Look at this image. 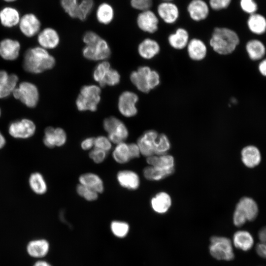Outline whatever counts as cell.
Listing matches in <instances>:
<instances>
[{
    "mask_svg": "<svg viewBox=\"0 0 266 266\" xmlns=\"http://www.w3.org/2000/svg\"><path fill=\"white\" fill-rule=\"evenodd\" d=\"M54 57L40 46L28 49L25 52L23 66L27 72L38 74L52 69L55 65Z\"/></svg>",
    "mask_w": 266,
    "mask_h": 266,
    "instance_id": "cell-1",
    "label": "cell"
},
{
    "mask_svg": "<svg viewBox=\"0 0 266 266\" xmlns=\"http://www.w3.org/2000/svg\"><path fill=\"white\" fill-rule=\"evenodd\" d=\"M239 42V37L233 30L226 27H216L209 43L215 53L226 56L233 52Z\"/></svg>",
    "mask_w": 266,
    "mask_h": 266,
    "instance_id": "cell-2",
    "label": "cell"
},
{
    "mask_svg": "<svg viewBox=\"0 0 266 266\" xmlns=\"http://www.w3.org/2000/svg\"><path fill=\"white\" fill-rule=\"evenodd\" d=\"M101 90L99 86H83L76 100L75 104L80 111H95L100 101Z\"/></svg>",
    "mask_w": 266,
    "mask_h": 266,
    "instance_id": "cell-3",
    "label": "cell"
},
{
    "mask_svg": "<svg viewBox=\"0 0 266 266\" xmlns=\"http://www.w3.org/2000/svg\"><path fill=\"white\" fill-rule=\"evenodd\" d=\"M258 213V207L255 201L249 197H243L236 204L233 216V224L240 227L247 221L255 220Z\"/></svg>",
    "mask_w": 266,
    "mask_h": 266,
    "instance_id": "cell-4",
    "label": "cell"
},
{
    "mask_svg": "<svg viewBox=\"0 0 266 266\" xmlns=\"http://www.w3.org/2000/svg\"><path fill=\"white\" fill-rule=\"evenodd\" d=\"M102 126L112 144H117L125 142L129 136V130L126 125L115 116H109L104 119Z\"/></svg>",
    "mask_w": 266,
    "mask_h": 266,
    "instance_id": "cell-5",
    "label": "cell"
},
{
    "mask_svg": "<svg viewBox=\"0 0 266 266\" xmlns=\"http://www.w3.org/2000/svg\"><path fill=\"white\" fill-rule=\"evenodd\" d=\"M61 5L70 17L84 21L92 11L94 2L93 0H61Z\"/></svg>",
    "mask_w": 266,
    "mask_h": 266,
    "instance_id": "cell-6",
    "label": "cell"
},
{
    "mask_svg": "<svg viewBox=\"0 0 266 266\" xmlns=\"http://www.w3.org/2000/svg\"><path fill=\"white\" fill-rule=\"evenodd\" d=\"M13 97L19 100L29 108H34L37 104L39 94L38 88L34 84L23 81L18 84L12 93Z\"/></svg>",
    "mask_w": 266,
    "mask_h": 266,
    "instance_id": "cell-7",
    "label": "cell"
},
{
    "mask_svg": "<svg viewBox=\"0 0 266 266\" xmlns=\"http://www.w3.org/2000/svg\"><path fill=\"white\" fill-rule=\"evenodd\" d=\"M209 252L218 260L231 261L234 258L231 240L226 237L214 236L210 238Z\"/></svg>",
    "mask_w": 266,
    "mask_h": 266,
    "instance_id": "cell-8",
    "label": "cell"
},
{
    "mask_svg": "<svg viewBox=\"0 0 266 266\" xmlns=\"http://www.w3.org/2000/svg\"><path fill=\"white\" fill-rule=\"evenodd\" d=\"M82 53L89 60L103 61L110 57L111 50L107 42L100 36L92 42L85 45Z\"/></svg>",
    "mask_w": 266,
    "mask_h": 266,
    "instance_id": "cell-9",
    "label": "cell"
},
{
    "mask_svg": "<svg viewBox=\"0 0 266 266\" xmlns=\"http://www.w3.org/2000/svg\"><path fill=\"white\" fill-rule=\"evenodd\" d=\"M36 129V125L32 120L23 118L12 122L9 125L8 132L13 138L26 139L35 134Z\"/></svg>",
    "mask_w": 266,
    "mask_h": 266,
    "instance_id": "cell-10",
    "label": "cell"
},
{
    "mask_svg": "<svg viewBox=\"0 0 266 266\" xmlns=\"http://www.w3.org/2000/svg\"><path fill=\"white\" fill-rule=\"evenodd\" d=\"M138 96L135 93L126 91L120 95L118 101V108L120 113L124 117H134L137 113L136 103Z\"/></svg>",
    "mask_w": 266,
    "mask_h": 266,
    "instance_id": "cell-11",
    "label": "cell"
},
{
    "mask_svg": "<svg viewBox=\"0 0 266 266\" xmlns=\"http://www.w3.org/2000/svg\"><path fill=\"white\" fill-rule=\"evenodd\" d=\"M149 66H139L131 72L130 78L131 82L140 92L148 93L150 91L148 85L149 75L151 70Z\"/></svg>",
    "mask_w": 266,
    "mask_h": 266,
    "instance_id": "cell-12",
    "label": "cell"
},
{
    "mask_svg": "<svg viewBox=\"0 0 266 266\" xmlns=\"http://www.w3.org/2000/svg\"><path fill=\"white\" fill-rule=\"evenodd\" d=\"M136 23L138 28L146 33H153L158 30V18L150 9L142 11L138 15Z\"/></svg>",
    "mask_w": 266,
    "mask_h": 266,
    "instance_id": "cell-13",
    "label": "cell"
},
{
    "mask_svg": "<svg viewBox=\"0 0 266 266\" xmlns=\"http://www.w3.org/2000/svg\"><path fill=\"white\" fill-rule=\"evenodd\" d=\"M19 26L23 34L27 37H31L38 33L41 23L34 14L28 13L21 17Z\"/></svg>",
    "mask_w": 266,
    "mask_h": 266,
    "instance_id": "cell-14",
    "label": "cell"
},
{
    "mask_svg": "<svg viewBox=\"0 0 266 266\" xmlns=\"http://www.w3.org/2000/svg\"><path fill=\"white\" fill-rule=\"evenodd\" d=\"M159 134L155 130L145 131L137 140L141 155L146 158L154 155V148Z\"/></svg>",
    "mask_w": 266,
    "mask_h": 266,
    "instance_id": "cell-15",
    "label": "cell"
},
{
    "mask_svg": "<svg viewBox=\"0 0 266 266\" xmlns=\"http://www.w3.org/2000/svg\"><path fill=\"white\" fill-rule=\"evenodd\" d=\"M116 179L121 187L131 191L137 190L140 183L137 173L129 169L118 171L116 174Z\"/></svg>",
    "mask_w": 266,
    "mask_h": 266,
    "instance_id": "cell-16",
    "label": "cell"
},
{
    "mask_svg": "<svg viewBox=\"0 0 266 266\" xmlns=\"http://www.w3.org/2000/svg\"><path fill=\"white\" fill-rule=\"evenodd\" d=\"M48 241L44 238L30 240L26 246L28 254L34 259H42L46 256L50 250Z\"/></svg>",
    "mask_w": 266,
    "mask_h": 266,
    "instance_id": "cell-17",
    "label": "cell"
},
{
    "mask_svg": "<svg viewBox=\"0 0 266 266\" xmlns=\"http://www.w3.org/2000/svg\"><path fill=\"white\" fill-rule=\"evenodd\" d=\"M18 76L14 73L9 74L4 70H0V99L6 98L12 94L17 87Z\"/></svg>",
    "mask_w": 266,
    "mask_h": 266,
    "instance_id": "cell-18",
    "label": "cell"
},
{
    "mask_svg": "<svg viewBox=\"0 0 266 266\" xmlns=\"http://www.w3.org/2000/svg\"><path fill=\"white\" fill-rule=\"evenodd\" d=\"M187 54L193 61L203 60L207 54V47L204 42L198 38L190 39L186 47Z\"/></svg>",
    "mask_w": 266,
    "mask_h": 266,
    "instance_id": "cell-19",
    "label": "cell"
},
{
    "mask_svg": "<svg viewBox=\"0 0 266 266\" xmlns=\"http://www.w3.org/2000/svg\"><path fill=\"white\" fill-rule=\"evenodd\" d=\"M20 42L11 38H4L0 42V56L6 61H14L19 55Z\"/></svg>",
    "mask_w": 266,
    "mask_h": 266,
    "instance_id": "cell-20",
    "label": "cell"
},
{
    "mask_svg": "<svg viewBox=\"0 0 266 266\" xmlns=\"http://www.w3.org/2000/svg\"><path fill=\"white\" fill-rule=\"evenodd\" d=\"M157 13L163 21L168 24L175 23L179 15L178 6L171 1H163L160 3L157 7Z\"/></svg>",
    "mask_w": 266,
    "mask_h": 266,
    "instance_id": "cell-21",
    "label": "cell"
},
{
    "mask_svg": "<svg viewBox=\"0 0 266 266\" xmlns=\"http://www.w3.org/2000/svg\"><path fill=\"white\" fill-rule=\"evenodd\" d=\"M37 42L40 47L46 50L54 49L60 43V36L54 29L46 28L38 33Z\"/></svg>",
    "mask_w": 266,
    "mask_h": 266,
    "instance_id": "cell-22",
    "label": "cell"
},
{
    "mask_svg": "<svg viewBox=\"0 0 266 266\" xmlns=\"http://www.w3.org/2000/svg\"><path fill=\"white\" fill-rule=\"evenodd\" d=\"M187 11L193 20L199 22L205 20L208 17L209 8L203 0H192L187 6Z\"/></svg>",
    "mask_w": 266,
    "mask_h": 266,
    "instance_id": "cell-23",
    "label": "cell"
},
{
    "mask_svg": "<svg viewBox=\"0 0 266 266\" xmlns=\"http://www.w3.org/2000/svg\"><path fill=\"white\" fill-rule=\"evenodd\" d=\"M161 51L159 43L155 40L146 38L141 41L138 45L139 55L145 60H151L158 55Z\"/></svg>",
    "mask_w": 266,
    "mask_h": 266,
    "instance_id": "cell-24",
    "label": "cell"
},
{
    "mask_svg": "<svg viewBox=\"0 0 266 266\" xmlns=\"http://www.w3.org/2000/svg\"><path fill=\"white\" fill-rule=\"evenodd\" d=\"M79 184L101 194L104 190V183L101 178L97 174L88 172L82 173L78 177Z\"/></svg>",
    "mask_w": 266,
    "mask_h": 266,
    "instance_id": "cell-25",
    "label": "cell"
},
{
    "mask_svg": "<svg viewBox=\"0 0 266 266\" xmlns=\"http://www.w3.org/2000/svg\"><path fill=\"white\" fill-rule=\"evenodd\" d=\"M190 40L189 33L184 28H177L167 37L169 45L174 49L181 50L186 48Z\"/></svg>",
    "mask_w": 266,
    "mask_h": 266,
    "instance_id": "cell-26",
    "label": "cell"
},
{
    "mask_svg": "<svg viewBox=\"0 0 266 266\" xmlns=\"http://www.w3.org/2000/svg\"><path fill=\"white\" fill-rule=\"evenodd\" d=\"M146 162L150 166L174 172V160L173 157L169 155H153L146 158Z\"/></svg>",
    "mask_w": 266,
    "mask_h": 266,
    "instance_id": "cell-27",
    "label": "cell"
},
{
    "mask_svg": "<svg viewBox=\"0 0 266 266\" xmlns=\"http://www.w3.org/2000/svg\"><path fill=\"white\" fill-rule=\"evenodd\" d=\"M241 154L243 163L248 167H254L261 162L260 152L258 148L254 146L249 145L244 147Z\"/></svg>",
    "mask_w": 266,
    "mask_h": 266,
    "instance_id": "cell-28",
    "label": "cell"
},
{
    "mask_svg": "<svg viewBox=\"0 0 266 266\" xmlns=\"http://www.w3.org/2000/svg\"><path fill=\"white\" fill-rule=\"evenodd\" d=\"M151 204L152 209L156 212L165 213L168 211L171 205V199L167 193L161 192L151 199Z\"/></svg>",
    "mask_w": 266,
    "mask_h": 266,
    "instance_id": "cell-29",
    "label": "cell"
},
{
    "mask_svg": "<svg viewBox=\"0 0 266 266\" xmlns=\"http://www.w3.org/2000/svg\"><path fill=\"white\" fill-rule=\"evenodd\" d=\"M18 11L11 7H5L0 11V21L1 25L11 28L19 24L20 20Z\"/></svg>",
    "mask_w": 266,
    "mask_h": 266,
    "instance_id": "cell-30",
    "label": "cell"
},
{
    "mask_svg": "<svg viewBox=\"0 0 266 266\" xmlns=\"http://www.w3.org/2000/svg\"><path fill=\"white\" fill-rule=\"evenodd\" d=\"M245 49L249 58L252 61L261 60L266 53L264 44L256 39L249 40L246 44Z\"/></svg>",
    "mask_w": 266,
    "mask_h": 266,
    "instance_id": "cell-31",
    "label": "cell"
},
{
    "mask_svg": "<svg viewBox=\"0 0 266 266\" xmlns=\"http://www.w3.org/2000/svg\"><path fill=\"white\" fill-rule=\"evenodd\" d=\"M29 185L32 191L38 195H43L48 190L46 181L43 175L39 172H34L30 175Z\"/></svg>",
    "mask_w": 266,
    "mask_h": 266,
    "instance_id": "cell-32",
    "label": "cell"
},
{
    "mask_svg": "<svg viewBox=\"0 0 266 266\" xmlns=\"http://www.w3.org/2000/svg\"><path fill=\"white\" fill-rule=\"evenodd\" d=\"M234 246L243 251L249 250L254 244V239L252 235L246 231H238L233 236Z\"/></svg>",
    "mask_w": 266,
    "mask_h": 266,
    "instance_id": "cell-33",
    "label": "cell"
},
{
    "mask_svg": "<svg viewBox=\"0 0 266 266\" xmlns=\"http://www.w3.org/2000/svg\"><path fill=\"white\" fill-rule=\"evenodd\" d=\"M247 26L253 33L263 34L266 31V19L261 14L255 13L252 14L247 20Z\"/></svg>",
    "mask_w": 266,
    "mask_h": 266,
    "instance_id": "cell-34",
    "label": "cell"
},
{
    "mask_svg": "<svg viewBox=\"0 0 266 266\" xmlns=\"http://www.w3.org/2000/svg\"><path fill=\"white\" fill-rule=\"evenodd\" d=\"M114 11L112 6L106 2L101 3L96 11V17L98 22L102 24L110 23L114 18Z\"/></svg>",
    "mask_w": 266,
    "mask_h": 266,
    "instance_id": "cell-35",
    "label": "cell"
},
{
    "mask_svg": "<svg viewBox=\"0 0 266 266\" xmlns=\"http://www.w3.org/2000/svg\"><path fill=\"white\" fill-rule=\"evenodd\" d=\"M112 156L113 160L118 164H125L128 163L131 160L128 143L123 142L116 144Z\"/></svg>",
    "mask_w": 266,
    "mask_h": 266,
    "instance_id": "cell-36",
    "label": "cell"
},
{
    "mask_svg": "<svg viewBox=\"0 0 266 266\" xmlns=\"http://www.w3.org/2000/svg\"><path fill=\"white\" fill-rule=\"evenodd\" d=\"M173 172L165 170L158 167L148 166L143 170L144 177L149 180L158 181L172 174Z\"/></svg>",
    "mask_w": 266,
    "mask_h": 266,
    "instance_id": "cell-37",
    "label": "cell"
},
{
    "mask_svg": "<svg viewBox=\"0 0 266 266\" xmlns=\"http://www.w3.org/2000/svg\"><path fill=\"white\" fill-rule=\"evenodd\" d=\"M110 228L112 234L120 238L126 237L130 231L129 224L123 221L113 220L110 223Z\"/></svg>",
    "mask_w": 266,
    "mask_h": 266,
    "instance_id": "cell-38",
    "label": "cell"
},
{
    "mask_svg": "<svg viewBox=\"0 0 266 266\" xmlns=\"http://www.w3.org/2000/svg\"><path fill=\"white\" fill-rule=\"evenodd\" d=\"M170 147L169 140L167 136L163 133L159 134L154 145V155L159 156L166 154Z\"/></svg>",
    "mask_w": 266,
    "mask_h": 266,
    "instance_id": "cell-39",
    "label": "cell"
},
{
    "mask_svg": "<svg viewBox=\"0 0 266 266\" xmlns=\"http://www.w3.org/2000/svg\"><path fill=\"white\" fill-rule=\"evenodd\" d=\"M109 62L106 61H101L95 68L93 77L100 86L108 70L111 68Z\"/></svg>",
    "mask_w": 266,
    "mask_h": 266,
    "instance_id": "cell-40",
    "label": "cell"
},
{
    "mask_svg": "<svg viewBox=\"0 0 266 266\" xmlns=\"http://www.w3.org/2000/svg\"><path fill=\"white\" fill-rule=\"evenodd\" d=\"M76 192L78 196L88 201H95L99 198V194L97 192L79 183L76 187Z\"/></svg>",
    "mask_w": 266,
    "mask_h": 266,
    "instance_id": "cell-41",
    "label": "cell"
},
{
    "mask_svg": "<svg viewBox=\"0 0 266 266\" xmlns=\"http://www.w3.org/2000/svg\"><path fill=\"white\" fill-rule=\"evenodd\" d=\"M258 237L259 242L256 247V252L261 257L266 259V227L259 231Z\"/></svg>",
    "mask_w": 266,
    "mask_h": 266,
    "instance_id": "cell-42",
    "label": "cell"
},
{
    "mask_svg": "<svg viewBox=\"0 0 266 266\" xmlns=\"http://www.w3.org/2000/svg\"><path fill=\"white\" fill-rule=\"evenodd\" d=\"M120 78L118 71L111 67L106 74L100 86L116 85L120 82Z\"/></svg>",
    "mask_w": 266,
    "mask_h": 266,
    "instance_id": "cell-43",
    "label": "cell"
},
{
    "mask_svg": "<svg viewBox=\"0 0 266 266\" xmlns=\"http://www.w3.org/2000/svg\"><path fill=\"white\" fill-rule=\"evenodd\" d=\"M112 147V143L107 136L99 135L95 137L94 147L102 150L106 152L109 151Z\"/></svg>",
    "mask_w": 266,
    "mask_h": 266,
    "instance_id": "cell-44",
    "label": "cell"
},
{
    "mask_svg": "<svg viewBox=\"0 0 266 266\" xmlns=\"http://www.w3.org/2000/svg\"><path fill=\"white\" fill-rule=\"evenodd\" d=\"M54 138L56 147H62L67 141V134L66 131L62 128H55Z\"/></svg>",
    "mask_w": 266,
    "mask_h": 266,
    "instance_id": "cell-45",
    "label": "cell"
},
{
    "mask_svg": "<svg viewBox=\"0 0 266 266\" xmlns=\"http://www.w3.org/2000/svg\"><path fill=\"white\" fill-rule=\"evenodd\" d=\"M106 156V152L95 147L92 149L89 153V158L94 163L97 164H100L103 162Z\"/></svg>",
    "mask_w": 266,
    "mask_h": 266,
    "instance_id": "cell-46",
    "label": "cell"
},
{
    "mask_svg": "<svg viewBox=\"0 0 266 266\" xmlns=\"http://www.w3.org/2000/svg\"><path fill=\"white\" fill-rule=\"evenodd\" d=\"M54 127L49 126L44 130L43 142L44 145L49 148H53L56 147L54 138Z\"/></svg>",
    "mask_w": 266,
    "mask_h": 266,
    "instance_id": "cell-47",
    "label": "cell"
},
{
    "mask_svg": "<svg viewBox=\"0 0 266 266\" xmlns=\"http://www.w3.org/2000/svg\"><path fill=\"white\" fill-rule=\"evenodd\" d=\"M131 5L133 8L142 11L150 9L152 0H131Z\"/></svg>",
    "mask_w": 266,
    "mask_h": 266,
    "instance_id": "cell-48",
    "label": "cell"
},
{
    "mask_svg": "<svg viewBox=\"0 0 266 266\" xmlns=\"http://www.w3.org/2000/svg\"><path fill=\"white\" fill-rule=\"evenodd\" d=\"M240 5L244 12L250 14L255 13L257 10V4L254 0H240Z\"/></svg>",
    "mask_w": 266,
    "mask_h": 266,
    "instance_id": "cell-49",
    "label": "cell"
},
{
    "mask_svg": "<svg viewBox=\"0 0 266 266\" xmlns=\"http://www.w3.org/2000/svg\"><path fill=\"white\" fill-rule=\"evenodd\" d=\"M161 77L159 72L154 70L151 69L149 75L148 85L151 90L157 87L160 84Z\"/></svg>",
    "mask_w": 266,
    "mask_h": 266,
    "instance_id": "cell-50",
    "label": "cell"
},
{
    "mask_svg": "<svg viewBox=\"0 0 266 266\" xmlns=\"http://www.w3.org/2000/svg\"><path fill=\"white\" fill-rule=\"evenodd\" d=\"M232 0H209L210 7L214 10H220L227 8Z\"/></svg>",
    "mask_w": 266,
    "mask_h": 266,
    "instance_id": "cell-51",
    "label": "cell"
},
{
    "mask_svg": "<svg viewBox=\"0 0 266 266\" xmlns=\"http://www.w3.org/2000/svg\"><path fill=\"white\" fill-rule=\"evenodd\" d=\"M94 137H88L83 139L80 143V147L83 150H91L94 147Z\"/></svg>",
    "mask_w": 266,
    "mask_h": 266,
    "instance_id": "cell-52",
    "label": "cell"
},
{
    "mask_svg": "<svg viewBox=\"0 0 266 266\" xmlns=\"http://www.w3.org/2000/svg\"><path fill=\"white\" fill-rule=\"evenodd\" d=\"M128 146L131 160L139 157L141 153L139 148L136 143H128Z\"/></svg>",
    "mask_w": 266,
    "mask_h": 266,
    "instance_id": "cell-53",
    "label": "cell"
},
{
    "mask_svg": "<svg viewBox=\"0 0 266 266\" xmlns=\"http://www.w3.org/2000/svg\"><path fill=\"white\" fill-rule=\"evenodd\" d=\"M258 70L263 76L266 77V58L260 62L258 65Z\"/></svg>",
    "mask_w": 266,
    "mask_h": 266,
    "instance_id": "cell-54",
    "label": "cell"
},
{
    "mask_svg": "<svg viewBox=\"0 0 266 266\" xmlns=\"http://www.w3.org/2000/svg\"><path fill=\"white\" fill-rule=\"evenodd\" d=\"M33 266H53L51 264H50L48 262L45 260H44L42 259H38L34 263Z\"/></svg>",
    "mask_w": 266,
    "mask_h": 266,
    "instance_id": "cell-55",
    "label": "cell"
},
{
    "mask_svg": "<svg viewBox=\"0 0 266 266\" xmlns=\"http://www.w3.org/2000/svg\"><path fill=\"white\" fill-rule=\"evenodd\" d=\"M6 139L3 134L0 131V150L2 149L6 144Z\"/></svg>",
    "mask_w": 266,
    "mask_h": 266,
    "instance_id": "cell-56",
    "label": "cell"
},
{
    "mask_svg": "<svg viewBox=\"0 0 266 266\" xmlns=\"http://www.w3.org/2000/svg\"><path fill=\"white\" fill-rule=\"evenodd\" d=\"M4 0L5 1H7V2H12V1H15L16 0Z\"/></svg>",
    "mask_w": 266,
    "mask_h": 266,
    "instance_id": "cell-57",
    "label": "cell"
},
{
    "mask_svg": "<svg viewBox=\"0 0 266 266\" xmlns=\"http://www.w3.org/2000/svg\"><path fill=\"white\" fill-rule=\"evenodd\" d=\"M163 0V1H171L173 0Z\"/></svg>",
    "mask_w": 266,
    "mask_h": 266,
    "instance_id": "cell-58",
    "label": "cell"
},
{
    "mask_svg": "<svg viewBox=\"0 0 266 266\" xmlns=\"http://www.w3.org/2000/svg\"><path fill=\"white\" fill-rule=\"evenodd\" d=\"M1 109H0V116H1Z\"/></svg>",
    "mask_w": 266,
    "mask_h": 266,
    "instance_id": "cell-59",
    "label": "cell"
}]
</instances>
